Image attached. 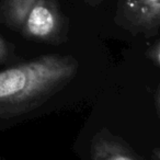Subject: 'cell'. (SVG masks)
Masks as SVG:
<instances>
[{
	"instance_id": "obj_5",
	"label": "cell",
	"mask_w": 160,
	"mask_h": 160,
	"mask_svg": "<svg viewBox=\"0 0 160 160\" xmlns=\"http://www.w3.org/2000/svg\"><path fill=\"white\" fill-rule=\"evenodd\" d=\"M36 0H1L0 22L13 30H21L28 12Z\"/></svg>"
},
{
	"instance_id": "obj_4",
	"label": "cell",
	"mask_w": 160,
	"mask_h": 160,
	"mask_svg": "<svg viewBox=\"0 0 160 160\" xmlns=\"http://www.w3.org/2000/svg\"><path fill=\"white\" fill-rule=\"evenodd\" d=\"M92 160H136L124 145L107 135H98L92 140Z\"/></svg>"
},
{
	"instance_id": "obj_6",
	"label": "cell",
	"mask_w": 160,
	"mask_h": 160,
	"mask_svg": "<svg viewBox=\"0 0 160 160\" xmlns=\"http://www.w3.org/2000/svg\"><path fill=\"white\" fill-rule=\"evenodd\" d=\"M10 53H11L10 46L7 44V42L0 36V64H1V62H5L6 60L8 59Z\"/></svg>"
},
{
	"instance_id": "obj_3",
	"label": "cell",
	"mask_w": 160,
	"mask_h": 160,
	"mask_svg": "<svg viewBox=\"0 0 160 160\" xmlns=\"http://www.w3.org/2000/svg\"><path fill=\"white\" fill-rule=\"evenodd\" d=\"M120 16L133 31L156 33L160 25V0H121Z\"/></svg>"
},
{
	"instance_id": "obj_1",
	"label": "cell",
	"mask_w": 160,
	"mask_h": 160,
	"mask_svg": "<svg viewBox=\"0 0 160 160\" xmlns=\"http://www.w3.org/2000/svg\"><path fill=\"white\" fill-rule=\"evenodd\" d=\"M78 67L71 56L47 54L0 71V118L41 107L70 82Z\"/></svg>"
},
{
	"instance_id": "obj_2",
	"label": "cell",
	"mask_w": 160,
	"mask_h": 160,
	"mask_svg": "<svg viewBox=\"0 0 160 160\" xmlns=\"http://www.w3.org/2000/svg\"><path fill=\"white\" fill-rule=\"evenodd\" d=\"M25 38L56 43L64 31V19L54 0H36L22 24Z\"/></svg>"
},
{
	"instance_id": "obj_7",
	"label": "cell",
	"mask_w": 160,
	"mask_h": 160,
	"mask_svg": "<svg viewBox=\"0 0 160 160\" xmlns=\"http://www.w3.org/2000/svg\"><path fill=\"white\" fill-rule=\"evenodd\" d=\"M88 3H90V5H92V6H94V5H98L99 2H101L102 0H86Z\"/></svg>"
}]
</instances>
